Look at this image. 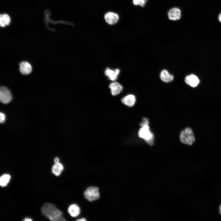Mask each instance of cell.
<instances>
[{"instance_id": "cell-1", "label": "cell", "mask_w": 221, "mask_h": 221, "mask_svg": "<svg viewBox=\"0 0 221 221\" xmlns=\"http://www.w3.org/2000/svg\"><path fill=\"white\" fill-rule=\"evenodd\" d=\"M41 211L44 215L51 221L66 220L62 217V213L52 203H46L44 204L41 207Z\"/></svg>"}, {"instance_id": "cell-2", "label": "cell", "mask_w": 221, "mask_h": 221, "mask_svg": "<svg viewBox=\"0 0 221 221\" xmlns=\"http://www.w3.org/2000/svg\"><path fill=\"white\" fill-rule=\"evenodd\" d=\"M139 137L144 140L149 145H153L154 143V136L150 130L149 125L142 126L138 132Z\"/></svg>"}, {"instance_id": "cell-3", "label": "cell", "mask_w": 221, "mask_h": 221, "mask_svg": "<svg viewBox=\"0 0 221 221\" xmlns=\"http://www.w3.org/2000/svg\"><path fill=\"white\" fill-rule=\"evenodd\" d=\"M180 139L182 143L189 145L192 144L195 140L192 129L187 127L182 130L180 135Z\"/></svg>"}, {"instance_id": "cell-4", "label": "cell", "mask_w": 221, "mask_h": 221, "mask_svg": "<svg viewBox=\"0 0 221 221\" xmlns=\"http://www.w3.org/2000/svg\"><path fill=\"white\" fill-rule=\"evenodd\" d=\"M85 198L90 202L98 200L100 197L99 188L96 186L88 187L84 192Z\"/></svg>"}, {"instance_id": "cell-5", "label": "cell", "mask_w": 221, "mask_h": 221, "mask_svg": "<svg viewBox=\"0 0 221 221\" xmlns=\"http://www.w3.org/2000/svg\"><path fill=\"white\" fill-rule=\"evenodd\" d=\"M104 17L106 22L110 25H113L116 24L119 19L118 14L112 11L106 13L104 15Z\"/></svg>"}, {"instance_id": "cell-6", "label": "cell", "mask_w": 221, "mask_h": 221, "mask_svg": "<svg viewBox=\"0 0 221 221\" xmlns=\"http://www.w3.org/2000/svg\"><path fill=\"white\" fill-rule=\"evenodd\" d=\"M12 99V95L9 90L4 87H2L0 89V100L4 104L9 103Z\"/></svg>"}, {"instance_id": "cell-7", "label": "cell", "mask_w": 221, "mask_h": 221, "mask_svg": "<svg viewBox=\"0 0 221 221\" xmlns=\"http://www.w3.org/2000/svg\"><path fill=\"white\" fill-rule=\"evenodd\" d=\"M169 18L171 20L176 21L179 20L181 17L180 10L177 7H174L170 9L168 13Z\"/></svg>"}, {"instance_id": "cell-8", "label": "cell", "mask_w": 221, "mask_h": 221, "mask_svg": "<svg viewBox=\"0 0 221 221\" xmlns=\"http://www.w3.org/2000/svg\"><path fill=\"white\" fill-rule=\"evenodd\" d=\"M19 70L21 73L24 75L30 74L32 70L31 65L28 62L22 61L19 64Z\"/></svg>"}, {"instance_id": "cell-9", "label": "cell", "mask_w": 221, "mask_h": 221, "mask_svg": "<svg viewBox=\"0 0 221 221\" xmlns=\"http://www.w3.org/2000/svg\"><path fill=\"white\" fill-rule=\"evenodd\" d=\"M109 87L110 89L111 93L113 95L119 94L123 89L122 86L118 82L112 83L109 85Z\"/></svg>"}, {"instance_id": "cell-10", "label": "cell", "mask_w": 221, "mask_h": 221, "mask_svg": "<svg viewBox=\"0 0 221 221\" xmlns=\"http://www.w3.org/2000/svg\"><path fill=\"white\" fill-rule=\"evenodd\" d=\"M185 81L186 83L192 87L197 86L199 83L198 78L195 75L192 74L186 76Z\"/></svg>"}, {"instance_id": "cell-11", "label": "cell", "mask_w": 221, "mask_h": 221, "mask_svg": "<svg viewBox=\"0 0 221 221\" xmlns=\"http://www.w3.org/2000/svg\"><path fill=\"white\" fill-rule=\"evenodd\" d=\"M68 211L72 217H76L80 214L81 210L80 208L78 205L76 204H72L68 207Z\"/></svg>"}, {"instance_id": "cell-12", "label": "cell", "mask_w": 221, "mask_h": 221, "mask_svg": "<svg viewBox=\"0 0 221 221\" xmlns=\"http://www.w3.org/2000/svg\"><path fill=\"white\" fill-rule=\"evenodd\" d=\"M119 72L120 70L118 69L113 70L107 68L105 71V74L108 77L109 79L114 81L117 79Z\"/></svg>"}, {"instance_id": "cell-13", "label": "cell", "mask_w": 221, "mask_h": 221, "mask_svg": "<svg viewBox=\"0 0 221 221\" xmlns=\"http://www.w3.org/2000/svg\"><path fill=\"white\" fill-rule=\"evenodd\" d=\"M121 101L125 105L128 107H131L133 106L135 104L136 99L134 95L130 94L122 98Z\"/></svg>"}, {"instance_id": "cell-14", "label": "cell", "mask_w": 221, "mask_h": 221, "mask_svg": "<svg viewBox=\"0 0 221 221\" xmlns=\"http://www.w3.org/2000/svg\"><path fill=\"white\" fill-rule=\"evenodd\" d=\"M160 77L161 80L165 83L171 82L174 79L173 76L166 70H163L161 72Z\"/></svg>"}, {"instance_id": "cell-15", "label": "cell", "mask_w": 221, "mask_h": 221, "mask_svg": "<svg viewBox=\"0 0 221 221\" xmlns=\"http://www.w3.org/2000/svg\"><path fill=\"white\" fill-rule=\"evenodd\" d=\"M64 169L63 165L59 162L55 163L52 168L53 173L56 176H59Z\"/></svg>"}, {"instance_id": "cell-16", "label": "cell", "mask_w": 221, "mask_h": 221, "mask_svg": "<svg viewBox=\"0 0 221 221\" xmlns=\"http://www.w3.org/2000/svg\"><path fill=\"white\" fill-rule=\"evenodd\" d=\"M10 22V17L7 14H1L0 16V24L2 27H4L9 24Z\"/></svg>"}, {"instance_id": "cell-17", "label": "cell", "mask_w": 221, "mask_h": 221, "mask_svg": "<svg viewBox=\"0 0 221 221\" xmlns=\"http://www.w3.org/2000/svg\"><path fill=\"white\" fill-rule=\"evenodd\" d=\"M10 176L8 174H5L2 175L0 178V185L2 187L6 186L9 183Z\"/></svg>"}, {"instance_id": "cell-18", "label": "cell", "mask_w": 221, "mask_h": 221, "mask_svg": "<svg viewBox=\"0 0 221 221\" xmlns=\"http://www.w3.org/2000/svg\"><path fill=\"white\" fill-rule=\"evenodd\" d=\"M147 0H133V4L136 6H139L141 7L145 6Z\"/></svg>"}, {"instance_id": "cell-19", "label": "cell", "mask_w": 221, "mask_h": 221, "mask_svg": "<svg viewBox=\"0 0 221 221\" xmlns=\"http://www.w3.org/2000/svg\"><path fill=\"white\" fill-rule=\"evenodd\" d=\"M149 125V122L148 118H143L142 121L140 123V126H142L145 125Z\"/></svg>"}, {"instance_id": "cell-20", "label": "cell", "mask_w": 221, "mask_h": 221, "mask_svg": "<svg viewBox=\"0 0 221 221\" xmlns=\"http://www.w3.org/2000/svg\"><path fill=\"white\" fill-rule=\"evenodd\" d=\"M0 123H4L6 119V116L5 114L1 112L0 113Z\"/></svg>"}, {"instance_id": "cell-21", "label": "cell", "mask_w": 221, "mask_h": 221, "mask_svg": "<svg viewBox=\"0 0 221 221\" xmlns=\"http://www.w3.org/2000/svg\"><path fill=\"white\" fill-rule=\"evenodd\" d=\"M86 219L84 218H79L76 220V221H86Z\"/></svg>"}, {"instance_id": "cell-22", "label": "cell", "mask_w": 221, "mask_h": 221, "mask_svg": "<svg viewBox=\"0 0 221 221\" xmlns=\"http://www.w3.org/2000/svg\"><path fill=\"white\" fill-rule=\"evenodd\" d=\"M59 159L58 157H56L55 158L54 162H55V163H56L59 162Z\"/></svg>"}, {"instance_id": "cell-23", "label": "cell", "mask_w": 221, "mask_h": 221, "mask_svg": "<svg viewBox=\"0 0 221 221\" xmlns=\"http://www.w3.org/2000/svg\"><path fill=\"white\" fill-rule=\"evenodd\" d=\"M32 220L29 218H25L23 220L24 221H32Z\"/></svg>"}, {"instance_id": "cell-24", "label": "cell", "mask_w": 221, "mask_h": 221, "mask_svg": "<svg viewBox=\"0 0 221 221\" xmlns=\"http://www.w3.org/2000/svg\"><path fill=\"white\" fill-rule=\"evenodd\" d=\"M218 18L219 21L221 23V13L219 14Z\"/></svg>"}, {"instance_id": "cell-25", "label": "cell", "mask_w": 221, "mask_h": 221, "mask_svg": "<svg viewBox=\"0 0 221 221\" xmlns=\"http://www.w3.org/2000/svg\"><path fill=\"white\" fill-rule=\"evenodd\" d=\"M219 212L220 214L221 215V204H220L219 207Z\"/></svg>"}]
</instances>
